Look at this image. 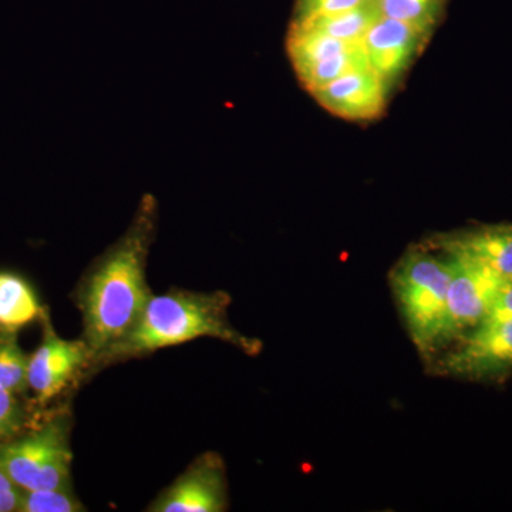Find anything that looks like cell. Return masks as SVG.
<instances>
[{
  "label": "cell",
  "mask_w": 512,
  "mask_h": 512,
  "mask_svg": "<svg viewBox=\"0 0 512 512\" xmlns=\"http://www.w3.org/2000/svg\"><path fill=\"white\" fill-rule=\"evenodd\" d=\"M154 220L156 202L144 198L126 235L100 259L80 288L83 339L93 362L126 338L153 296L147 282V258Z\"/></svg>",
  "instance_id": "obj_1"
},
{
  "label": "cell",
  "mask_w": 512,
  "mask_h": 512,
  "mask_svg": "<svg viewBox=\"0 0 512 512\" xmlns=\"http://www.w3.org/2000/svg\"><path fill=\"white\" fill-rule=\"evenodd\" d=\"M229 305L231 298L222 291L178 289L164 295H153L126 338L101 353L94 362L131 359L201 338L222 340L247 355H258L262 343L242 335L231 325Z\"/></svg>",
  "instance_id": "obj_2"
},
{
  "label": "cell",
  "mask_w": 512,
  "mask_h": 512,
  "mask_svg": "<svg viewBox=\"0 0 512 512\" xmlns=\"http://www.w3.org/2000/svg\"><path fill=\"white\" fill-rule=\"evenodd\" d=\"M447 258H437L424 248H412L390 275L397 305L410 338L427 362L448 346Z\"/></svg>",
  "instance_id": "obj_3"
},
{
  "label": "cell",
  "mask_w": 512,
  "mask_h": 512,
  "mask_svg": "<svg viewBox=\"0 0 512 512\" xmlns=\"http://www.w3.org/2000/svg\"><path fill=\"white\" fill-rule=\"evenodd\" d=\"M69 427L53 420L0 450V464L20 490L72 488Z\"/></svg>",
  "instance_id": "obj_4"
},
{
  "label": "cell",
  "mask_w": 512,
  "mask_h": 512,
  "mask_svg": "<svg viewBox=\"0 0 512 512\" xmlns=\"http://www.w3.org/2000/svg\"><path fill=\"white\" fill-rule=\"evenodd\" d=\"M453 343L434 366L443 375L483 380L512 370V319H484Z\"/></svg>",
  "instance_id": "obj_5"
},
{
  "label": "cell",
  "mask_w": 512,
  "mask_h": 512,
  "mask_svg": "<svg viewBox=\"0 0 512 512\" xmlns=\"http://www.w3.org/2000/svg\"><path fill=\"white\" fill-rule=\"evenodd\" d=\"M447 262L450 266L448 345H451L483 322L495 293L505 281L463 256L447 255Z\"/></svg>",
  "instance_id": "obj_6"
},
{
  "label": "cell",
  "mask_w": 512,
  "mask_h": 512,
  "mask_svg": "<svg viewBox=\"0 0 512 512\" xmlns=\"http://www.w3.org/2000/svg\"><path fill=\"white\" fill-rule=\"evenodd\" d=\"M228 508L227 474L217 453H205L150 504V512H222Z\"/></svg>",
  "instance_id": "obj_7"
},
{
  "label": "cell",
  "mask_w": 512,
  "mask_h": 512,
  "mask_svg": "<svg viewBox=\"0 0 512 512\" xmlns=\"http://www.w3.org/2000/svg\"><path fill=\"white\" fill-rule=\"evenodd\" d=\"M90 362L84 339L66 340L47 328L42 345L29 357L28 386L40 404L55 399Z\"/></svg>",
  "instance_id": "obj_8"
},
{
  "label": "cell",
  "mask_w": 512,
  "mask_h": 512,
  "mask_svg": "<svg viewBox=\"0 0 512 512\" xmlns=\"http://www.w3.org/2000/svg\"><path fill=\"white\" fill-rule=\"evenodd\" d=\"M430 33L402 20L380 15L362 40L370 67L387 83L392 82L406 72Z\"/></svg>",
  "instance_id": "obj_9"
},
{
  "label": "cell",
  "mask_w": 512,
  "mask_h": 512,
  "mask_svg": "<svg viewBox=\"0 0 512 512\" xmlns=\"http://www.w3.org/2000/svg\"><path fill=\"white\" fill-rule=\"evenodd\" d=\"M330 113L349 120L375 119L386 107L387 82L372 67L352 70L312 93Z\"/></svg>",
  "instance_id": "obj_10"
},
{
  "label": "cell",
  "mask_w": 512,
  "mask_h": 512,
  "mask_svg": "<svg viewBox=\"0 0 512 512\" xmlns=\"http://www.w3.org/2000/svg\"><path fill=\"white\" fill-rule=\"evenodd\" d=\"M437 248L446 255L463 256L504 281H512V227H484L441 235Z\"/></svg>",
  "instance_id": "obj_11"
},
{
  "label": "cell",
  "mask_w": 512,
  "mask_h": 512,
  "mask_svg": "<svg viewBox=\"0 0 512 512\" xmlns=\"http://www.w3.org/2000/svg\"><path fill=\"white\" fill-rule=\"evenodd\" d=\"M36 292L22 276L0 272V329L15 333L42 318Z\"/></svg>",
  "instance_id": "obj_12"
},
{
  "label": "cell",
  "mask_w": 512,
  "mask_h": 512,
  "mask_svg": "<svg viewBox=\"0 0 512 512\" xmlns=\"http://www.w3.org/2000/svg\"><path fill=\"white\" fill-rule=\"evenodd\" d=\"M380 15L382 13H380L376 0H367L355 9L336 13V15L301 20V22L293 20L292 26L316 30V32L325 33V35L345 40V42H362L367 30Z\"/></svg>",
  "instance_id": "obj_13"
},
{
  "label": "cell",
  "mask_w": 512,
  "mask_h": 512,
  "mask_svg": "<svg viewBox=\"0 0 512 512\" xmlns=\"http://www.w3.org/2000/svg\"><path fill=\"white\" fill-rule=\"evenodd\" d=\"M380 13L424 30H433L446 0H376Z\"/></svg>",
  "instance_id": "obj_14"
},
{
  "label": "cell",
  "mask_w": 512,
  "mask_h": 512,
  "mask_svg": "<svg viewBox=\"0 0 512 512\" xmlns=\"http://www.w3.org/2000/svg\"><path fill=\"white\" fill-rule=\"evenodd\" d=\"M0 338V386L18 394L28 387L29 357L20 349L15 333L3 332Z\"/></svg>",
  "instance_id": "obj_15"
},
{
  "label": "cell",
  "mask_w": 512,
  "mask_h": 512,
  "mask_svg": "<svg viewBox=\"0 0 512 512\" xmlns=\"http://www.w3.org/2000/svg\"><path fill=\"white\" fill-rule=\"evenodd\" d=\"M19 511L22 512H79L86 511L74 497L72 488H47L23 491Z\"/></svg>",
  "instance_id": "obj_16"
},
{
  "label": "cell",
  "mask_w": 512,
  "mask_h": 512,
  "mask_svg": "<svg viewBox=\"0 0 512 512\" xmlns=\"http://www.w3.org/2000/svg\"><path fill=\"white\" fill-rule=\"evenodd\" d=\"M367 0H298L296 2L295 20H311L322 16L336 15L363 5Z\"/></svg>",
  "instance_id": "obj_17"
},
{
  "label": "cell",
  "mask_w": 512,
  "mask_h": 512,
  "mask_svg": "<svg viewBox=\"0 0 512 512\" xmlns=\"http://www.w3.org/2000/svg\"><path fill=\"white\" fill-rule=\"evenodd\" d=\"M23 414L15 393L0 386V440L18 433L22 426Z\"/></svg>",
  "instance_id": "obj_18"
},
{
  "label": "cell",
  "mask_w": 512,
  "mask_h": 512,
  "mask_svg": "<svg viewBox=\"0 0 512 512\" xmlns=\"http://www.w3.org/2000/svg\"><path fill=\"white\" fill-rule=\"evenodd\" d=\"M23 490L13 483L0 464V512L19 511Z\"/></svg>",
  "instance_id": "obj_19"
},
{
  "label": "cell",
  "mask_w": 512,
  "mask_h": 512,
  "mask_svg": "<svg viewBox=\"0 0 512 512\" xmlns=\"http://www.w3.org/2000/svg\"><path fill=\"white\" fill-rule=\"evenodd\" d=\"M485 319H512V281L498 288Z\"/></svg>",
  "instance_id": "obj_20"
}]
</instances>
